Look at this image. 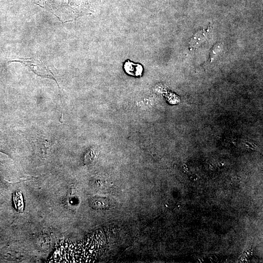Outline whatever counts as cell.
<instances>
[{"label": "cell", "mask_w": 263, "mask_h": 263, "mask_svg": "<svg viewBox=\"0 0 263 263\" xmlns=\"http://www.w3.org/2000/svg\"><path fill=\"white\" fill-rule=\"evenodd\" d=\"M125 71L134 76H141L143 70V66L140 64H135L130 60H127L123 66Z\"/></svg>", "instance_id": "7a4b0ae2"}, {"label": "cell", "mask_w": 263, "mask_h": 263, "mask_svg": "<svg viewBox=\"0 0 263 263\" xmlns=\"http://www.w3.org/2000/svg\"><path fill=\"white\" fill-rule=\"evenodd\" d=\"M208 29L200 31L191 38L189 44L191 48H197L206 39Z\"/></svg>", "instance_id": "277c9868"}, {"label": "cell", "mask_w": 263, "mask_h": 263, "mask_svg": "<svg viewBox=\"0 0 263 263\" xmlns=\"http://www.w3.org/2000/svg\"><path fill=\"white\" fill-rule=\"evenodd\" d=\"M97 247L93 238L76 243L61 242L56 247L49 262H90L97 255Z\"/></svg>", "instance_id": "6da1fadb"}, {"label": "cell", "mask_w": 263, "mask_h": 263, "mask_svg": "<svg viewBox=\"0 0 263 263\" xmlns=\"http://www.w3.org/2000/svg\"><path fill=\"white\" fill-rule=\"evenodd\" d=\"M90 205L94 209H106L110 206V202L108 199L104 197H94L90 200Z\"/></svg>", "instance_id": "3957f363"}]
</instances>
